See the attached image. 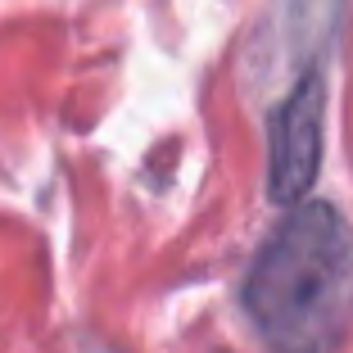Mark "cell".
<instances>
[{"label":"cell","instance_id":"obj_1","mask_svg":"<svg viewBox=\"0 0 353 353\" xmlns=\"http://www.w3.org/2000/svg\"><path fill=\"white\" fill-rule=\"evenodd\" d=\"M245 308L272 353H331L353 317V231L331 204H299L245 276Z\"/></svg>","mask_w":353,"mask_h":353},{"label":"cell","instance_id":"obj_2","mask_svg":"<svg viewBox=\"0 0 353 353\" xmlns=\"http://www.w3.org/2000/svg\"><path fill=\"white\" fill-rule=\"evenodd\" d=\"M322 114H326V82L322 73H303L268 123V195L276 204H299L317 181L322 168Z\"/></svg>","mask_w":353,"mask_h":353}]
</instances>
